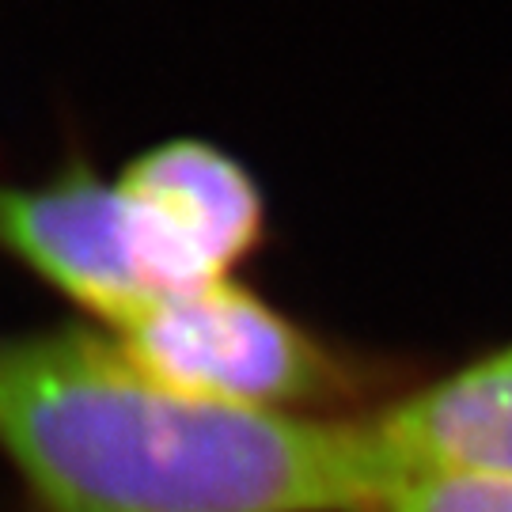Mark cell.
<instances>
[{
    "instance_id": "5b68a950",
    "label": "cell",
    "mask_w": 512,
    "mask_h": 512,
    "mask_svg": "<svg viewBox=\"0 0 512 512\" xmlns=\"http://www.w3.org/2000/svg\"><path fill=\"white\" fill-rule=\"evenodd\" d=\"M372 425L403 471L512 478V346L384 406Z\"/></svg>"
},
{
    "instance_id": "7a4b0ae2",
    "label": "cell",
    "mask_w": 512,
    "mask_h": 512,
    "mask_svg": "<svg viewBox=\"0 0 512 512\" xmlns=\"http://www.w3.org/2000/svg\"><path fill=\"white\" fill-rule=\"evenodd\" d=\"M133 365L190 399L311 414L361 399L376 372L236 281L152 300L107 330Z\"/></svg>"
},
{
    "instance_id": "6da1fadb",
    "label": "cell",
    "mask_w": 512,
    "mask_h": 512,
    "mask_svg": "<svg viewBox=\"0 0 512 512\" xmlns=\"http://www.w3.org/2000/svg\"><path fill=\"white\" fill-rule=\"evenodd\" d=\"M0 456L42 512H372L406 475L372 418L190 399L88 327L0 338Z\"/></svg>"
},
{
    "instance_id": "277c9868",
    "label": "cell",
    "mask_w": 512,
    "mask_h": 512,
    "mask_svg": "<svg viewBox=\"0 0 512 512\" xmlns=\"http://www.w3.org/2000/svg\"><path fill=\"white\" fill-rule=\"evenodd\" d=\"M0 251L107 330L156 300L122 186L84 160L50 183H0Z\"/></svg>"
},
{
    "instance_id": "3957f363",
    "label": "cell",
    "mask_w": 512,
    "mask_h": 512,
    "mask_svg": "<svg viewBox=\"0 0 512 512\" xmlns=\"http://www.w3.org/2000/svg\"><path fill=\"white\" fill-rule=\"evenodd\" d=\"M156 300L190 293L243 266L266 236V198L224 148L175 137L118 175Z\"/></svg>"
},
{
    "instance_id": "8992f818",
    "label": "cell",
    "mask_w": 512,
    "mask_h": 512,
    "mask_svg": "<svg viewBox=\"0 0 512 512\" xmlns=\"http://www.w3.org/2000/svg\"><path fill=\"white\" fill-rule=\"evenodd\" d=\"M372 512H512V478L478 471H406Z\"/></svg>"
}]
</instances>
